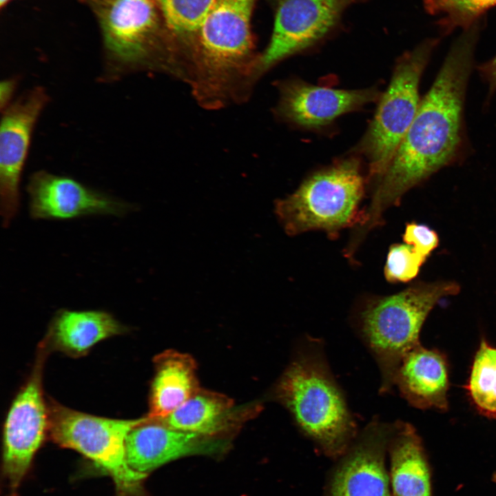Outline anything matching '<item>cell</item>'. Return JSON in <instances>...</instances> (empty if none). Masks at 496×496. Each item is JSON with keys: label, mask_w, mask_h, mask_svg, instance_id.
Masks as SVG:
<instances>
[{"label": "cell", "mask_w": 496, "mask_h": 496, "mask_svg": "<svg viewBox=\"0 0 496 496\" xmlns=\"http://www.w3.org/2000/svg\"><path fill=\"white\" fill-rule=\"evenodd\" d=\"M468 395L483 415L496 418V347L481 341L466 385Z\"/></svg>", "instance_id": "21"}, {"label": "cell", "mask_w": 496, "mask_h": 496, "mask_svg": "<svg viewBox=\"0 0 496 496\" xmlns=\"http://www.w3.org/2000/svg\"><path fill=\"white\" fill-rule=\"evenodd\" d=\"M481 79L488 87L486 105H488L496 92V55L477 68Z\"/></svg>", "instance_id": "26"}, {"label": "cell", "mask_w": 496, "mask_h": 496, "mask_svg": "<svg viewBox=\"0 0 496 496\" xmlns=\"http://www.w3.org/2000/svg\"><path fill=\"white\" fill-rule=\"evenodd\" d=\"M127 328L111 313L99 310H59L42 340L49 351L83 356L98 342L125 333Z\"/></svg>", "instance_id": "18"}, {"label": "cell", "mask_w": 496, "mask_h": 496, "mask_svg": "<svg viewBox=\"0 0 496 496\" xmlns=\"http://www.w3.org/2000/svg\"><path fill=\"white\" fill-rule=\"evenodd\" d=\"M479 30L476 22L453 43L392 160L373 182L360 227L362 234L382 225L385 211L399 205L408 191L468 154L464 106Z\"/></svg>", "instance_id": "1"}, {"label": "cell", "mask_w": 496, "mask_h": 496, "mask_svg": "<svg viewBox=\"0 0 496 496\" xmlns=\"http://www.w3.org/2000/svg\"><path fill=\"white\" fill-rule=\"evenodd\" d=\"M273 396L288 411L298 431L333 461L359 433L328 363L324 342L318 338L303 337L277 381Z\"/></svg>", "instance_id": "2"}, {"label": "cell", "mask_w": 496, "mask_h": 496, "mask_svg": "<svg viewBox=\"0 0 496 496\" xmlns=\"http://www.w3.org/2000/svg\"><path fill=\"white\" fill-rule=\"evenodd\" d=\"M227 446L223 438L176 430L146 415V419L127 436L126 460L133 471L147 475L178 458L220 453Z\"/></svg>", "instance_id": "14"}, {"label": "cell", "mask_w": 496, "mask_h": 496, "mask_svg": "<svg viewBox=\"0 0 496 496\" xmlns=\"http://www.w3.org/2000/svg\"><path fill=\"white\" fill-rule=\"evenodd\" d=\"M426 260L412 246L406 243L393 244L384 267L385 279L391 283L411 281L418 275Z\"/></svg>", "instance_id": "24"}, {"label": "cell", "mask_w": 496, "mask_h": 496, "mask_svg": "<svg viewBox=\"0 0 496 496\" xmlns=\"http://www.w3.org/2000/svg\"><path fill=\"white\" fill-rule=\"evenodd\" d=\"M255 1L216 0L194 35L198 64L211 81L226 80L249 67Z\"/></svg>", "instance_id": "9"}, {"label": "cell", "mask_w": 496, "mask_h": 496, "mask_svg": "<svg viewBox=\"0 0 496 496\" xmlns=\"http://www.w3.org/2000/svg\"><path fill=\"white\" fill-rule=\"evenodd\" d=\"M402 239L425 259L429 257L439 245V237L435 230L426 225L415 222L406 223Z\"/></svg>", "instance_id": "25"}, {"label": "cell", "mask_w": 496, "mask_h": 496, "mask_svg": "<svg viewBox=\"0 0 496 496\" xmlns=\"http://www.w3.org/2000/svg\"><path fill=\"white\" fill-rule=\"evenodd\" d=\"M394 422L374 417L360 430L327 475L322 496H393L388 444Z\"/></svg>", "instance_id": "10"}, {"label": "cell", "mask_w": 496, "mask_h": 496, "mask_svg": "<svg viewBox=\"0 0 496 496\" xmlns=\"http://www.w3.org/2000/svg\"><path fill=\"white\" fill-rule=\"evenodd\" d=\"M459 291L454 281L420 282L392 295L371 298L355 311L353 327L378 366L380 394L393 391L397 369L420 344L422 327L434 307Z\"/></svg>", "instance_id": "3"}, {"label": "cell", "mask_w": 496, "mask_h": 496, "mask_svg": "<svg viewBox=\"0 0 496 496\" xmlns=\"http://www.w3.org/2000/svg\"><path fill=\"white\" fill-rule=\"evenodd\" d=\"M154 364L147 415L162 419L189 400L200 387L196 363L189 354L167 350L155 358Z\"/></svg>", "instance_id": "20"}, {"label": "cell", "mask_w": 496, "mask_h": 496, "mask_svg": "<svg viewBox=\"0 0 496 496\" xmlns=\"http://www.w3.org/2000/svg\"><path fill=\"white\" fill-rule=\"evenodd\" d=\"M439 41L426 39L396 62L389 85L358 147L368 161L369 183L384 173L415 117L421 102L420 80Z\"/></svg>", "instance_id": "5"}, {"label": "cell", "mask_w": 496, "mask_h": 496, "mask_svg": "<svg viewBox=\"0 0 496 496\" xmlns=\"http://www.w3.org/2000/svg\"><path fill=\"white\" fill-rule=\"evenodd\" d=\"M493 479L495 482H496V472H495V473H494V475H493Z\"/></svg>", "instance_id": "29"}, {"label": "cell", "mask_w": 496, "mask_h": 496, "mask_svg": "<svg viewBox=\"0 0 496 496\" xmlns=\"http://www.w3.org/2000/svg\"><path fill=\"white\" fill-rule=\"evenodd\" d=\"M11 0H0V6L1 8L6 6L8 2H10Z\"/></svg>", "instance_id": "28"}, {"label": "cell", "mask_w": 496, "mask_h": 496, "mask_svg": "<svg viewBox=\"0 0 496 496\" xmlns=\"http://www.w3.org/2000/svg\"><path fill=\"white\" fill-rule=\"evenodd\" d=\"M101 27L112 76L127 73L147 61L161 34L156 0H81Z\"/></svg>", "instance_id": "8"}, {"label": "cell", "mask_w": 496, "mask_h": 496, "mask_svg": "<svg viewBox=\"0 0 496 496\" xmlns=\"http://www.w3.org/2000/svg\"><path fill=\"white\" fill-rule=\"evenodd\" d=\"M17 85V81L14 79H8L1 82L0 84V104L1 110L6 108L10 103L12 96Z\"/></svg>", "instance_id": "27"}, {"label": "cell", "mask_w": 496, "mask_h": 496, "mask_svg": "<svg viewBox=\"0 0 496 496\" xmlns=\"http://www.w3.org/2000/svg\"><path fill=\"white\" fill-rule=\"evenodd\" d=\"M402 397L419 409L448 408V365L444 354L419 344L400 364L394 378Z\"/></svg>", "instance_id": "16"}, {"label": "cell", "mask_w": 496, "mask_h": 496, "mask_svg": "<svg viewBox=\"0 0 496 496\" xmlns=\"http://www.w3.org/2000/svg\"><path fill=\"white\" fill-rule=\"evenodd\" d=\"M388 470L393 496H432L431 473L417 431L397 420L388 444Z\"/></svg>", "instance_id": "19"}, {"label": "cell", "mask_w": 496, "mask_h": 496, "mask_svg": "<svg viewBox=\"0 0 496 496\" xmlns=\"http://www.w3.org/2000/svg\"><path fill=\"white\" fill-rule=\"evenodd\" d=\"M496 6V0H425L430 14L440 16L438 24L444 33L457 28L471 26L488 9Z\"/></svg>", "instance_id": "22"}, {"label": "cell", "mask_w": 496, "mask_h": 496, "mask_svg": "<svg viewBox=\"0 0 496 496\" xmlns=\"http://www.w3.org/2000/svg\"><path fill=\"white\" fill-rule=\"evenodd\" d=\"M48 96L34 87L3 111L0 127V207L7 227L20 205L19 184L35 124Z\"/></svg>", "instance_id": "11"}, {"label": "cell", "mask_w": 496, "mask_h": 496, "mask_svg": "<svg viewBox=\"0 0 496 496\" xmlns=\"http://www.w3.org/2000/svg\"><path fill=\"white\" fill-rule=\"evenodd\" d=\"M376 88L340 90L315 85L300 80L282 89L280 112L291 123L308 130L329 125L338 117L376 101Z\"/></svg>", "instance_id": "15"}, {"label": "cell", "mask_w": 496, "mask_h": 496, "mask_svg": "<svg viewBox=\"0 0 496 496\" xmlns=\"http://www.w3.org/2000/svg\"><path fill=\"white\" fill-rule=\"evenodd\" d=\"M29 212L35 220H69L88 216H122L132 207L80 182L46 171L34 173L27 186Z\"/></svg>", "instance_id": "13"}, {"label": "cell", "mask_w": 496, "mask_h": 496, "mask_svg": "<svg viewBox=\"0 0 496 496\" xmlns=\"http://www.w3.org/2000/svg\"><path fill=\"white\" fill-rule=\"evenodd\" d=\"M368 183L359 158L338 160L311 174L293 194L278 201L276 214L289 235L321 231L335 239L342 230L360 223Z\"/></svg>", "instance_id": "4"}, {"label": "cell", "mask_w": 496, "mask_h": 496, "mask_svg": "<svg viewBox=\"0 0 496 496\" xmlns=\"http://www.w3.org/2000/svg\"><path fill=\"white\" fill-rule=\"evenodd\" d=\"M253 407L237 408L229 397L200 389L168 416L156 419L181 431L222 438L237 428L253 413Z\"/></svg>", "instance_id": "17"}, {"label": "cell", "mask_w": 496, "mask_h": 496, "mask_svg": "<svg viewBox=\"0 0 496 496\" xmlns=\"http://www.w3.org/2000/svg\"><path fill=\"white\" fill-rule=\"evenodd\" d=\"M365 0H283L278 8L270 42L260 59L265 70L318 43L351 5Z\"/></svg>", "instance_id": "12"}, {"label": "cell", "mask_w": 496, "mask_h": 496, "mask_svg": "<svg viewBox=\"0 0 496 496\" xmlns=\"http://www.w3.org/2000/svg\"><path fill=\"white\" fill-rule=\"evenodd\" d=\"M216 0H156L165 25L181 36L195 35Z\"/></svg>", "instance_id": "23"}, {"label": "cell", "mask_w": 496, "mask_h": 496, "mask_svg": "<svg viewBox=\"0 0 496 496\" xmlns=\"http://www.w3.org/2000/svg\"><path fill=\"white\" fill-rule=\"evenodd\" d=\"M48 402V435L59 446L89 458L112 477L116 496H141L147 475L127 464L125 440L129 432L146 415L134 420L99 417L66 407L54 400Z\"/></svg>", "instance_id": "6"}, {"label": "cell", "mask_w": 496, "mask_h": 496, "mask_svg": "<svg viewBox=\"0 0 496 496\" xmlns=\"http://www.w3.org/2000/svg\"><path fill=\"white\" fill-rule=\"evenodd\" d=\"M41 341L32 370L8 411L3 431L2 474L8 496H16L33 457L48 435L43 372L49 353Z\"/></svg>", "instance_id": "7"}]
</instances>
